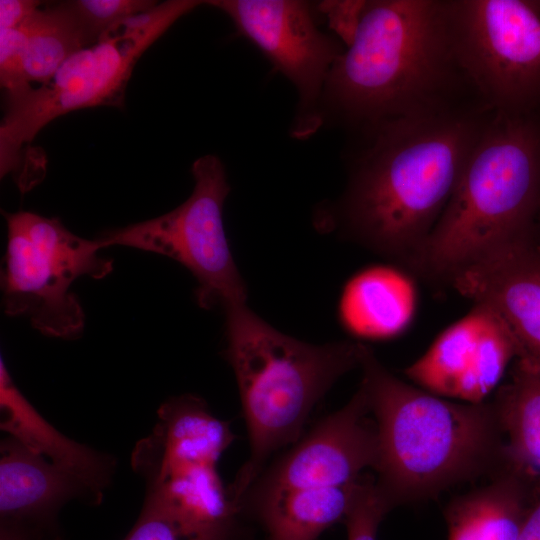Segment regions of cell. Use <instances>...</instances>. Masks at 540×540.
<instances>
[{
    "mask_svg": "<svg viewBox=\"0 0 540 540\" xmlns=\"http://www.w3.org/2000/svg\"><path fill=\"white\" fill-rule=\"evenodd\" d=\"M7 244L1 273L4 312L26 318L42 334L75 339L85 314L71 290L80 277L102 279L113 261L97 239L82 238L54 217L31 211L3 212Z\"/></svg>",
    "mask_w": 540,
    "mask_h": 540,
    "instance_id": "52a82bcc",
    "label": "cell"
},
{
    "mask_svg": "<svg viewBox=\"0 0 540 540\" xmlns=\"http://www.w3.org/2000/svg\"><path fill=\"white\" fill-rule=\"evenodd\" d=\"M466 90L473 92L453 53L446 0L367 1L324 86L337 114L369 129L462 109L455 95Z\"/></svg>",
    "mask_w": 540,
    "mask_h": 540,
    "instance_id": "7a4b0ae2",
    "label": "cell"
},
{
    "mask_svg": "<svg viewBox=\"0 0 540 540\" xmlns=\"http://www.w3.org/2000/svg\"><path fill=\"white\" fill-rule=\"evenodd\" d=\"M473 304L492 309L509 330L516 361L540 375V231L490 252L449 284Z\"/></svg>",
    "mask_w": 540,
    "mask_h": 540,
    "instance_id": "7c38bea8",
    "label": "cell"
},
{
    "mask_svg": "<svg viewBox=\"0 0 540 540\" xmlns=\"http://www.w3.org/2000/svg\"><path fill=\"white\" fill-rule=\"evenodd\" d=\"M192 175L193 191L178 207L156 218L106 231L96 239L102 249L130 247L180 263L196 280L198 305L225 312L247 303L246 284L223 224L230 185L222 162L214 155L198 158Z\"/></svg>",
    "mask_w": 540,
    "mask_h": 540,
    "instance_id": "9c48e42d",
    "label": "cell"
},
{
    "mask_svg": "<svg viewBox=\"0 0 540 540\" xmlns=\"http://www.w3.org/2000/svg\"><path fill=\"white\" fill-rule=\"evenodd\" d=\"M125 540H235L194 525L170 509L145 501Z\"/></svg>",
    "mask_w": 540,
    "mask_h": 540,
    "instance_id": "7402d4cb",
    "label": "cell"
},
{
    "mask_svg": "<svg viewBox=\"0 0 540 540\" xmlns=\"http://www.w3.org/2000/svg\"><path fill=\"white\" fill-rule=\"evenodd\" d=\"M85 487L70 473L13 437L0 446L1 520L46 516ZM89 494V493H88Z\"/></svg>",
    "mask_w": 540,
    "mask_h": 540,
    "instance_id": "2e32d148",
    "label": "cell"
},
{
    "mask_svg": "<svg viewBox=\"0 0 540 540\" xmlns=\"http://www.w3.org/2000/svg\"><path fill=\"white\" fill-rule=\"evenodd\" d=\"M26 38L24 22L15 28L0 30V83L5 98L33 86L25 72Z\"/></svg>",
    "mask_w": 540,
    "mask_h": 540,
    "instance_id": "d4e9b609",
    "label": "cell"
},
{
    "mask_svg": "<svg viewBox=\"0 0 540 540\" xmlns=\"http://www.w3.org/2000/svg\"><path fill=\"white\" fill-rule=\"evenodd\" d=\"M537 226H538V229L540 231V210H539V213H538V217H537Z\"/></svg>",
    "mask_w": 540,
    "mask_h": 540,
    "instance_id": "f546056e",
    "label": "cell"
},
{
    "mask_svg": "<svg viewBox=\"0 0 540 540\" xmlns=\"http://www.w3.org/2000/svg\"><path fill=\"white\" fill-rule=\"evenodd\" d=\"M168 0L131 18L98 42L70 57L52 79L5 98L0 125L1 176H14L22 187V152L50 122L72 111L111 106L122 108L137 61L179 18L202 4Z\"/></svg>",
    "mask_w": 540,
    "mask_h": 540,
    "instance_id": "8992f818",
    "label": "cell"
},
{
    "mask_svg": "<svg viewBox=\"0 0 540 540\" xmlns=\"http://www.w3.org/2000/svg\"><path fill=\"white\" fill-rule=\"evenodd\" d=\"M235 435L195 395L173 397L161 405L152 433L136 448L168 458L217 463Z\"/></svg>",
    "mask_w": 540,
    "mask_h": 540,
    "instance_id": "ac0fdd59",
    "label": "cell"
},
{
    "mask_svg": "<svg viewBox=\"0 0 540 540\" xmlns=\"http://www.w3.org/2000/svg\"><path fill=\"white\" fill-rule=\"evenodd\" d=\"M492 403L504 438V470L540 484V375L516 361Z\"/></svg>",
    "mask_w": 540,
    "mask_h": 540,
    "instance_id": "d6986e66",
    "label": "cell"
},
{
    "mask_svg": "<svg viewBox=\"0 0 540 540\" xmlns=\"http://www.w3.org/2000/svg\"><path fill=\"white\" fill-rule=\"evenodd\" d=\"M360 368L377 429L375 482L391 509L504 470V438L492 401L457 402L407 383L367 344Z\"/></svg>",
    "mask_w": 540,
    "mask_h": 540,
    "instance_id": "3957f363",
    "label": "cell"
},
{
    "mask_svg": "<svg viewBox=\"0 0 540 540\" xmlns=\"http://www.w3.org/2000/svg\"><path fill=\"white\" fill-rule=\"evenodd\" d=\"M494 114L463 108L370 129L340 202L319 223L412 274Z\"/></svg>",
    "mask_w": 540,
    "mask_h": 540,
    "instance_id": "6da1fadb",
    "label": "cell"
},
{
    "mask_svg": "<svg viewBox=\"0 0 540 540\" xmlns=\"http://www.w3.org/2000/svg\"><path fill=\"white\" fill-rule=\"evenodd\" d=\"M0 540H31V537L20 522L1 520Z\"/></svg>",
    "mask_w": 540,
    "mask_h": 540,
    "instance_id": "f1b7e54d",
    "label": "cell"
},
{
    "mask_svg": "<svg viewBox=\"0 0 540 540\" xmlns=\"http://www.w3.org/2000/svg\"><path fill=\"white\" fill-rule=\"evenodd\" d=\"M535 3H536L537 6L540 8V0H536Z\"/></svg>",
    "mask_w": 540,
    "mask_h": 540,
    "instance_id": "4dcf8cb0",
    "label": "cell"
},
{
    "mask_svg": "<svg viewBox=\"0 0 540 540\" xmlns=\"http://www.w3.org/2000/svg\"><path fill=\"white\" fill-rule=\"evenodd\" d=\"M492 310L474 303L448 326L425 353L405 369L417 387L435 395L475 403L486 385L491 365L488 341Z\"/></svg>",
    "mask_w": 540,
    "mask_h": 540,
    "instance_id": "4fadbf2b",
    "label": "cell"
},
{
    "mask_svg": "<svg viewBox=\"0 0 540 540\" xmlns=\"http://www.w3.org/2000/svg\"><path fill=\"white\" fill-rule=\"evenodd\" d=\"M24 25L25 72L31 85L48 83L70 57L94 44L71 1L42 3Z\"/></svg>",
    "mask_w": 540,
    "mask_h": 540,
    "instance_id": "44dd1931",
    "label": "cell"
},
{
    "mask_svg": "<svg viewBox=\"0 0 540 540\" xmlns=\"http://www.w3.org/2000/svg\"><path fill=\"white\" fill-rule=\"evenodd\" d=\"M224 356L237 383L250 454L227 488L238 507L269 458L296 442L314 406L348 371L360 367L364 342L316 345L289 336L247 303L224 312Z\"/></svg>",
    "mask_w": 540,
    "mask_h": 540,
    "instance_id": "5b68a950",
    "label": "cell"
},
{
    "mask_svg": "<svg viewBox=\"0 0 540 540\" xmlns=\"http://www.w3.org/2000/svg\"><path fill=\"white\" fill-rule=\"evenodd\" d=\"M534 487L503 470L445 509L448 540H517Z\"/></svg>",
    "mask_w": 540,
    "mask_h": 540,
    "instance_id": "e0dca14e",
    "label": "cell"
},
{
    "mask_svg": "<svg viewBox=\"0 0 540 540\" xmlns=\"http://www.w3.org/2000/svg\"><path fill=\"white\" fill-rule=\"evenodd\" d=\"M42 3L35 0H1L0 30L11 29L21 25Z\"/></svg>",
    "mask_w": 540,
    "mask_h": 540,
    "instance_id": "4316f807",
    "label": "cell"
},
{
    "mask_svg": "<svg viewBox=\"0 0 540 540\" xmlns=\"http://www.w3.org/2000/svg\"><path fill=\"white\" fill-rule=\"evenodd\" d=\"M364 389L324 417L307 433L268 463L238 501L244 514L282 493L328 488L357 481L375 469L378 438Z\"/></svg>",
    "mask_w": 540,
    "mask_h": 540,
    "instance_id": "30bf717a",
    "label": "cell"
},
{
    "mask_svg": "<svg viewBox=\"0 0 540 540\" xmlns=\"http://www.w3.org/2000/svg\"><path fill=\"white\" fill-rule=\"evenodd\" d=\"M71 4L93 43L125 21L149 12L152 0H72Z\"/></svg>",
    "mask_w": 540,
    "mask_h": 540,
    "instance_id": "603a6c76",
    "label": "cell"
},
{
    "mask_svg": "<svg viewBox=\"0 0 540 540\" xmlns=\"http://www.w3.org/2000/svg\"><path fill=\"white\" fill-rule=\"evenodd\" d=\"M455 59L495 114L540 113V8L531 0H446Z\"/></svg>",
    "mask_w": 540,
    "mask_h": 540,
    "instance_id": "ba28073f",
    "label": "cell"
},
{
    "mask_svg": "<svg viewBox=\"0 0 540 540\" xmlns=\"http://www.w3.org/2000/svg\"><path fill=\"white\" fill-rule=\"evenodd\" d=\"M540 210V113L494 114L415 266L448 285L462 269L536 227Z\"/></svg>",
    "mask_w": 540,
    "mask_h": 540,
    "instance_id": "277c9868",
    "label": "cell"
},
{
    "mask_svg": "<svg viewBox=\"0 0 540 540\" xmlns=\"http://www.w3.org/2000/svg\"><path fill=\"white\" fill-rule=\"evenodd\" d=\"M362 476L344 486L282 493L251 508L244 516L257 520L268 540H316L326 529L344 523Z\"/></svg>",
    "mask_w": 540,
    "mask_h": 540,
    "instance_id": "ffe728a7",
    "label": "cell"
},
{
    "mask_svg": "<svg viewBox=\"0 0 540 540\" xmlns=\"http://www.w3.org/2000/svg\"><path fill=\"white\" fill-rule=\"evenodd\" d=\"M517 540H540V484L534 486Z\"/></svg>",
    "mask_w": 540,
    "mask_h": 540,
    "instance_id": "83f0119b",
    "label": "cell"
},
{
    "mask_svg": "<svg viewBox=\"0 0 540 540\" xmlns=\"http://www.w3.org/2000/svg\"><path fill=\"white\" fill-rule=\"evenodd\" d=\"M0 426L11 437L74 476L98 500L109 480L104 456L58 431L31 405L0 361Z\"/></svg>",
    "mask_w": 540,
    "mask_h": 540,
    "instance_id": "9a60e30c",
    "label": "cell"
},
{
    "mask_svg": "<svg viewBox=\"0 0 540 540\" xmlns=\"http://www.w3.org/2000/svg\"><path fill=\"white\" fill-rule=\"evenodd\" d=\"M367 5L364 0H327L318 4V9L327 19L328 26L349 47L359 30Z\"/></svg>",
    "mask_w": 540,
    "mask_h": 540,
    "instance_id": "484cf974",
    "label": "cell"
},
{
    "mask_svg": "<svg viewBox=\"0 0 540 540\" xmlns=\"http://www.w3.org/2000/svg\"><path fill=\"white\" fill-rule=\"evenodd\" d=\"M227 14L299 94L294 135L305 137L321 124L317 101L336 59L343 52L315 25L308 3L296 0L205 1Z\"/></svg>",
    "mask_w": 540,
    "mask_h": 540,
    "instance_id": "8fae6325",
    "label": "cell"
},
{
    "mask_svg": "<svg viewBox=\"0 0 540 540\" xmlns=\"http://www.w3.org/2000/svg\"><path fill=\"white\" fill-rule=\"evenodd\" d=\"M414 276L393 263L358 270L342 287L337 305L341 327L357 341L390 340L403 334L417 310Z\"/></svg>",
    "mask_w": 540,
    "mask_h": 540,
    "instance_id": "5bb4252c",
    "label": "cell"
},
{
    "mask_svg": "<svg viewBox=\"0 0 540 540\" xmlns=\"http://www.w3.org/2000/svg\"><path fill=\"white\" fill-rule=\"evenodd\" d=\"M392 510L377 489L374 477L363 475L353 505L344 524L347 540H377L385 515Z\"/></svg>",
    "mask_w": 540,
    "mask_h": 540,
    "instance_id": "cb8c5ba5",
    "label": "cell"
}]
</instances>
